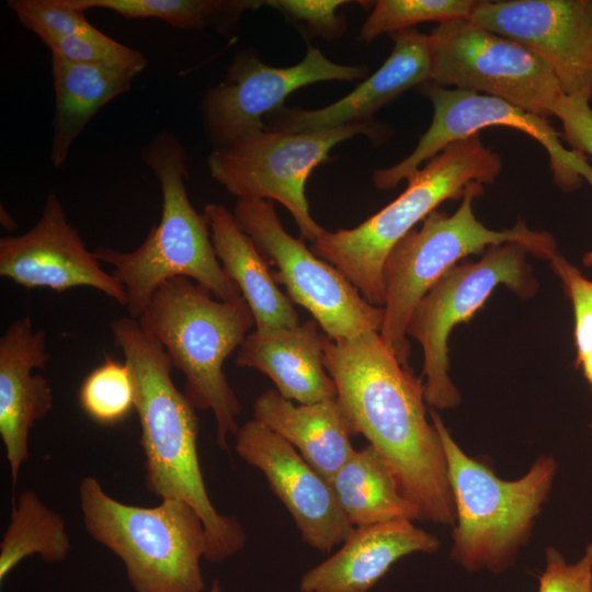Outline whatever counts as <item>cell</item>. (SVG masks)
Instances as JSON below:
<instances>
[{"instance_id":"obj_1","label":"cell","mask_w":592,"mask_h":592,"mask_svg":"<svg viewBox=\"0 0 592 592\" xmlns=\"http://www.w3.org/2000/svg\"><path fill=\"white\" fill-rule=\"evenodd\" d=\"M323 362L355 434L386 459L401 494L423 520L454 525L445 452L428 420L421 379L378 331L338 340L325 334Z\"/></svg>"},{"instance_id":"obj_2","label":"cell","mask_w":592,"mask_h":592,"mask_svg":"<svg viewBox=\"0 0 592 592\" xmlns=\"http://www.w3.org/2000/svg\"><path fill=\"white\" fill-rule=\"evenodd\" d=\"M111 329L134 380L147 490L195 509L208 540L205 559L219 562L231 557L243 548L246 533L235 516L221 515L210 501L197 454L196 409L174 385L166 350L138 319H116Z\"/></svg>"},{"instance_id":"obj_3","label":"cell","mask_w":592,"mask_h":592,"mask_svg":"<svg viewBox=\"0 0 592 592\" xmlns=\"http://www.w3.org/2000/svg\"><path fill=\"white\" fill-rule=\"evenodd\" d=\"M157 177L162 212L143 243L132 251L101 247L93 251L110 264L126 295L129 317L139 319L156 289L174 277H187L224 301L243 299L224 271L213 246L207 220L190 202L186 187V151L168 132L156 134L141 151Z\"/></svg>"},{"instance_id":"obj_4","label":"cell","mask_w":592,"mask_h":592,"mask_svg":"<svg viewBox=\"0 0 592 592\" xmlns=\"http://www.w3.org/2000/svg\"><path fill=\"white\" fill-rule=\"evenodd\" d=\"M138 320L184 375L183 392L193 407L213 412L217 445L228 451L242 408L224 364L254 326L246 300L214 299L209 291L180 276L156 289Z\"/></svg>"},{"instance_id":"obj_5","label":"cell","mask_w":592,"mask_h":592,"mask_svg":"<svg viewBox=\"0 0 592 592\" xmlns=\"http://www.w3.org/2000/svg\"><path fill=\"white\" fill-rule=\"evenodd\" d=\"M501 170L500 155L482 143L479 133L455 141L365 221L351 229H325L312 241V252L341 271L371 305L384 307V265L394 247L440 204L463 198L476 183H493Z\"/></svg>"},{"instance_id":"obj_6","label":"cell","mask_w":592,"mask_h":592,"mask_svg":"<svg viewBox=\"0 0 592 592\" xmlns=\"http://www.w3.org/2000/svg\"><path fill=\"white\" fill-rule=\"evenodd\" d=\"M445 452L456 524L452 559L467 571L499 573L514 562L546 501L557 463L540 456L516 480H503L485 463L468 456L452 437L437 410H429Z\"/></svg>"},{"instance_id":"obj_7","label":"cell","mask_w":592,"mask_h":592,"mask_svg":"<svg viewBox=\"0 0 592 592\" xmlns=\"http://www.w3.org/2000/svg\"><path fill=\"white\" fill-rule=\"evenodd\" d=\"M79 502L87 532L122 560L136 592L203 590L201 559L208 540L201 516L187 502L126 504L107 494L92 476L80 481Z\"/></svg>"},{"instance_id":"obj_8","label":"cell","mask_w":592,"mask_h":592,"mask_svg":"<svg viewBox=\"0 0 592 592\" xmlns=\"http://www.w3.org/2000/svg\"><path fill=\"white\" fill-rule=\"evenodd\" d=\"M483 184L471 185L452 215L433 210L390 251L384 265V321L379 331L398 360L408 365L410 344L407 326L425 293L459 260L489 247L517 242L530 254L550 260L557 253L553 235L530 229L519 220L512 228L493 230L477 219L473 202Z\"/></svg>"},{"instance_id":"obj_9","label":"cell","mask_w":592,"mask_h":592,"mask_svg":"<svg viewBox=\"0 0 592 592\" xmlns=\"http://www.w3.org/2000/svg\"><path fill=\"white\" fill-rule=\"evenodd\" d=\"M390 134V128L374 121L297 134L266 128L213 150L207 167L210 177L238 198L281 203L301 238L312 242L325 230L310 215L305 193L312 170L328 161L331 149L341 141L365 135L379 145Z\"/></svg>"},{"instance_id":"obj_10","label":"cell","mask_w":592,"mask_h":592,"mask_svg":"<svg viewBox=\"0 0 592 592\" xmlns=\"http://www.w3.org/2000/svg\"><path fill=\"white\" fill-rule=\"evenodd\" d=\"M528 253L517 242L489 247L480 260L449 269L413 309L406 332L422 348L424 398L431 408L452 409L460 402V394L448 376L452 329L470 320L501 284L521 298L536 293L538 284L526 261Z\"/></svg>"},{"instance_id":"obj_11","label":"cell","mask_w":592,"mask_h":592,"mask_svg":"<svg viewBox=\"0 0 592 592\" xmlns=\"http://www.w3.org/2000/svg\"><path fill=\"white\" fill-rule=\"evenodd\" d=\"M235 219L277 271L292 303L304 307L333 340L380 331L384 307L371 305L335 266L318 258L283 227L273 201L238 198Z\"/></svg>"},{"instance_id":"obj_12","label":"cell","mask_w":592,"mask_h":592,"mask_svg":"<svg viewBox=\"0 0 592 592\" xmlns=\"http://www.w3.org/2000/svg\"><path fill=\"white\" fill-rule=\"evenodd\" d=\"M429 45L430 81L442 87L498 98L545 118L563 94L540 58L469 20L437 24Z\"/></svg>"},{"instance_id":"obj_13","label":"cell","mask_w":592,"mask_h":592,"mask_svg":"<svg viewBox=\"0 0 592 592\" xmlns=\"http://www.w3.org/2000/svg\"><path fill=\"white\" fill-rule=\"evenodd\" d=\"M418 90L433 105L432 122L410 155L389 168L373 172L377 189L396 187L448 145L488 127L513 128L535 139L547 151L554 181L561 190L573 191L583 179L592 185V167L583 153L567 149L561 144V135L547 118L498 98L448 89L432 81L420 84Z\"/></svg>"},{"instance_id":"obj_14","label":"cell","mask_w":592,"mask_h":592,"mask_svg":"<svg viewBox=\"0 0 592 592\" xmlns=\"http://www.w3.org/2000/svg\"><path fill=\"white\" fill-rule=\"evenodd\" d=\"M365 65H341L317 47L293 66L264 64L252 50L235 55L223 82L209 89L202 102L204 127L215 149L267 128L264 118L283 107L292 92L322 81H354L368 77Z\"/></svg>"},{"instance_id":"obj_15","label":"cell","mask_w":592,"mask_h":592,"mask_svg":"<svg viewBox=\"0 0 592 592\" xmlns=\"http://www.w3.org/2000/svg\"><path fill=\"white\" fill-rule=\"evenodd\" d=\"M469 21L540 58L565 95L592 99V0L477 1Z\"/></svg>"},{"instance_id":"obj_16","label":"cell","mask_w":592,"mask_h":592,"mask_svg":"<svg viewBox=\"0 0 592 592\" xmlns=\"http://www.w3.org/2000/svg\"><path fill=\"white\" fill-rule=\"evenodd\" d=\"M235 437L237 454L263 473L306 544L330 553L344 543L355 527L342 512L331 485L295 447L254 418L239 426Z\"/></svg>"},{"instance_id":"obj_17","label":"cell","mask_w":592,"mask_h":592,"mask_svg":"<svg viewBox=\"0 0 592 592\" xmlns=\"http://www.w3.org/2000/svg\"><path fill=\"white\" fill-rule=\"evenodd\" d=\"M0 275L26 289L91 287L126 305L123 286L87 249L54 193L29 231L0 239Z\"/></svg>"},{"instance_id":"obj_18","label":"cell","mask_w":592,"mask_h":592,"mask_svg":"<svg viewBox=\"0 0 592 592\" xmlns=\"http://www.w3.org/2000/svg\"><path fill=\"white\" fill-rule=\"evenodd\" d=\"M394 46L385 62L344 98L316 110L281 107L265 116L267 128L310 133L371 122L383 106L407 90L430 81L429 35L414 27L390 34Z\"/></svg>"},{"instance_id":"obj_19","label":"cell","mask_w":592,"mask_h":592,"mask_svg":"<svg viewBox=\"0 0 592 592\" xmlns=\"http://www.w3.org/2000/svg\"><path fill=\"white\" fill-rule=\"evenodd\" d=\"M49 357L45 331L35 329L29 315L12 321L0 338V435L13 492L30 457V432L53 408L48 380L33 373L44 368Z\"/></svg>"},{"instance_id":"obj_20","label":"cell","mask_w":592,"mask_h":592,"mask_svg":"<svg viewBox=\"0 0 592 592\" xmlns=\"http://www.w3.org/2000/svg\"><path fill=\"white\" fill-rule=\"evenodd\" d=\"M439 548L435 536L409 520L355 527L335 554L304 573L299 590L368 592L401 557Z\"/></svg>"},{"instance_id":"obj_21","label":"cell","mask_w":592,"mask_h":592,"mask_svg":"<svg viewBox=\"0 0 592 592\" xmlns=\"http://www.w3.org/2000/svg\"><path fill=\"white\" fill-rule=\"evenodd\" d=\"M312 319L295 328L253 331L240 345L236 363L254 368L274 383L278 394L298 405L338 398L325 367L323 332Z\"/></svg>"},{"instance_id":"obj_22","label":"cell","mask_w":592,"mask_h":592,"mask_svg":"<svg viewBox=\"0 0 592 592\" xmlns=\"http://www.w3.org/2000/svg\"><path fill=\"white\" fill-rule=\"evenodd\" d=\"M253 418L296 447L329 483L355 451V431L338 398L294 405L267 389L255 399Z\"/></svg>"},{"instance_id":"obj_23","label":"cell","mask_w":592,"mask_h":592,"mask_svg":"<svg viewBox=\"0 0 592 592\" xmlns=\"http://www.w3.org/2000/svg\"><path fill=\"white\" fill-rule=\"evenodd\" d=\"M216 255L252 311L255 331L269 332L300 325L292 300L274 281L267 260L238 226L234 213L220 204L204 207Z\"/></svg>"},{"instance_id":"obj_24","label":"cell","mask_w":592,"mask_h":592,"mask_svg":"<svg viewBox=\"0 0 592 592\" xmlns=\"http://www.w3.org/2000/svg\"><path fill=\"white\" fill-rule=\"evenodd\" d=\"M55 90L50 159L55 168L67 160L70 147L96 112L127 92L137 71L128 68L71 62L52 55Z\"/></svg>"},{"instance_id":"obj_25","label":"cell","mask_w":592,"mask_h":592,"mask_svg":"<svg viewBox=\"0 0 592 592\" xmlns=\"http://www.w3.org/2000/svg\"><path fill=\"white\" fill-rule=\"evenodd\" d=\"M330 485L354 527L423 520L419 508L401 494L386 459L371 444L355 449Z\"/></svg>"},{"instance_id":"obj_26","label":"cell","mask_w":592,"mask_h":592,"mask_svg":"<svg viewBox=\"0 0 592 592\" xmlns=\"http://www.w3.org/2000/svg\"><path fill=\"white\" fill-rule=\"evenodd\" d=\"M71 543L61 515L32 490L12 501L11 521L0 543V581L26 557L38 555L46 562L66 560Z\"/></svg>"},{"instance_id":"obj_27","label":"cell","mask_w":592,"mask_h":592,"mask_svg":"<svg viewBox=\"0 0 592 592\" xmlns=\"http://www.w3.org/2000/svg\"><path fill=\"white\" fill-rule=\"evenodd\" d=\"M82 11L105 9L125 19H158L182 30L215 27L231 32L248 10L264 5L259 0H68Z\"/></svg>"},{"instance_id":"obj_28","label":"cell","mask_w":592,"mask_h":592,"mask_svg":"<svg viewBox=\"0 0 592 592\" xmlns=\"http://www.w3.org/2000/svg\"><path fill=\"white\" fill-rule=\"evenodd\" d=\"M475 0H378L364 21L360 37L366 43L389 33L412 29L424 22L437 24L469 20Z\"/></svg>"},{"instance_id":"obj_29","label":"cell","mask_w":592,"mask_h":592,"mask_svg":"<svg viewBox=\"0 0 592 592\" xmlns=\"http://www.w3.org/2000/svg\"><path fill=\"white\" fill-rule=\"evenodd\" d=\"M79 402L84 413L99 424L123 421L135 409V386L128 365L106 357L83 379Z\"/></svg>"},{"instance_id":"obj_30","label":"cell","mask_w":592,"mask_h":592,"mask_svg":"<svg viewBox=\"0 0 592 592\" xmlns=\"http://www.w3.org/2000/svg\"><path fill=\"white\" fill-rule=\"evenodd\" d=\"M53 56L79 64L128 68L141 72L146 57L95 29L91 33L58 37L45 43Z\"/></svg>"},{"instance_id":"obj_31","label":"cell","mask_w":592,"mask_h":592,"mask_svg":"<svg viewBox=\"0 0 592 592\" xmlns=\"http://www.w3.org/2000/svg\"><path fill=\"white\" fill-rule=\"evenodd\" d=\"M8 5L21 24L35 33L43 43L58 37L87 34L94 27L86 12L68 0H10Z\"/></svg>"},{"instance_id":"obj_32","label":"cell","mask_w":592,"mask_h":592,"mask_svg":"<svg viewBox=\"0 0 592 592\" xmlns=\"http://www.w3.org/2000/svg\"><path fill=\"white\" fill-rule=\"evenodd\" d=\"M560 278L574 312L576 367L592 351V281L558 252L549 260Z\"/></svg>"},{"instance_id":"obj_33","label":"cell","mask_w":592,"mask_h":592,"mask_svg":"<svg viewBox=\"0 0 592 592\" xmlns=\"http://www.w3.org/2000/svg\"><path fill=\"white\" fill-rule=\"evenodd\" d=\"M264 5L275 8L289 20L306 24L314 33L327 41L342 37L346 23L338 9L346 0H267Z\"/></svg>"},{"instance_id":"obj_34","label":"cell","mask_w":592,"mask_h":592,"mask_svg":"<svg viewBox=\"0 0 592 592\" xmlns=\"http://www.w3.org/2000/svg\"><path fill=\"white\" fill-rule=\"evenodd\" d=\"M538 592H592V543L573 563L567 562L555 547H548Z\"/></svg>"},{"instance_id":"obj_35","label":"cell","mask_w":592,"mask_h":592,"mask_svg":"<svg viewBox=\"0 0 592 592\" xmlns=\"http://www.w3.org/2000/svg\"><path fill=\"white\" fill-rule=\"evenodd\" d=\"M563 129V138L572 150L592 157V107L590 101L562 94L554 105Z\"/></svg>"},{"instance_id":"obj_36","label":"cell","mask_w":592,"mask_h":592,"mask_svg":"<svg viewBox=\"0 0 592 592\" xmlns=\"http://www.w3.org/2000/svg\"><path fill=\"white\" fill-rule=\"evenodd\" d=\"M579 367L582 368L584 377L592 389V351L583 358Z\"/></svg>"},{"instance_id":"obj_37","label":"cell","mask_w":592,"mask_h":592,"mask_svg":"<svg viewBox=\"0 0 592 592\" xmlns=\"http://www.w3.org/2000/svg\"><path fill=\"white\" fill-rule=\"evenodd\" d=\"M1 224L2 226H4L7 229H10V230L16 228V224L13 220V218L10 216L9 213H7L5 210L3 212L2 207H1Z\"/></svg>"},{"instance_id":"obj_38","label":"cell","mask_w":592,"mask_h":592,"mask_svg":"<svg viewBox=\"0 0 592 592\" xmlns=\"http://www.w3.org/2000/svg\"><path fill=\"white\" fill-rule=\"evenodd\" d=\"M208 592H221L219 582L215 580Z\"/></svg>"}]
</instances>
